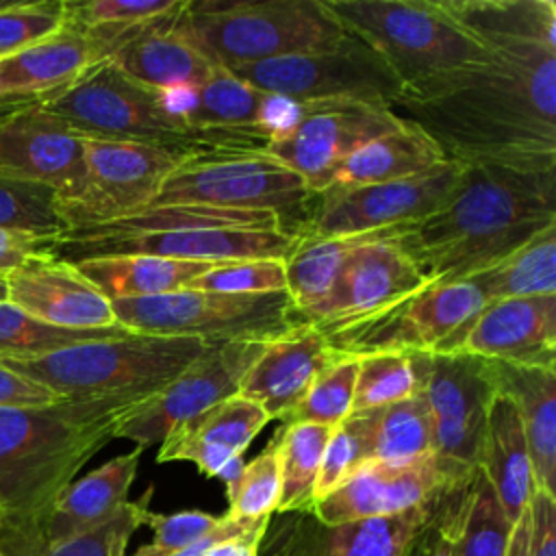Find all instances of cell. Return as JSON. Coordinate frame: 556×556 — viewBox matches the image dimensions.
I'll list each match as a JSON object with an SVG mask.
<instances>
[{
	"label": "cell",
	"mask_w": 556,
	"mask_h": 556,
	"mask_svg": "<svg viewBox=\"0 0 556 556\" xmlns=\"http://www.w3.org/2000/svg\"><path fill=\"white\" fill-rule=\"evenodd\" d=\"M506 556H530V510L528 508L513 523Z\"/></svg>",
	"instance_id": "54"
},
{
	"label": "cell",
	"mask_w": 556,
	"mask_h": 556,
	"mask_svg": "<svg viewBox=\"0 0 556 556\" xmlns=\"http://www.w3.org/2000/svg\"><path fill=\"white\" fill-rule=\"evenodd\" d=\"M130 330L122 324L109 328H61L46 324L11 302H0V361H26L67 350L78 343L124 337Z\"/></svg>",
	"instance_id": "40"
},
{
	"label": "cell",
	"mask_w": 556,
	"mask_h": 556,
	"mask_svg": "<svg viewBox=\"0 0 556 556\" xmlns=\"http://www.w3.org/2000/svg\"><path fill=\"white\" fill-rule=\"evenodd\" d=\"M9 2H11V0H0V9H2V7H7Z\"/></svg>",
	"instance_id": "58"
},
{
	"label": "cell",
	"mask_w": 556,
	"mask_h": 556,
	"mask_svg": "<svg viewBox=\"0 0 556 556\" xmlns=\"http://www.w3.org/2000/svg\"><path fill=\"white\" fill-rule=\"evenodd\" d=\"M176 22L178 20L146 30L119 48L109 61L137 83L156 91H191L204 83L217 65L176 33Z\"/></svg>",
	"instance_id": "29"
},
{
	"label": "cell",
	"mask_w": 556,
	"mask_h": 556,
	"mask_svg": "<svg viewBox=\"0 0 556 556\" xmlns=\"http://www.w3.org/2000/svg\"><path fill=\"white\" fill-rule=\"evenodd\" d=\"M415 393L432 421V454L456 473L480 469L484 426L497 393L493 361L469 354H408Z\"/></svg>",
	"instance_id": "11"
},
{
	"label": "cell",
	"mask_w": 556,
	"mask_h": 556,
	"mask_svg": "<svg viewBox=\"0 0 556 556\" xmlns=\"http://www.w3.org/2000/svg\"><path fill=\"white\" fill-rule=\"evenodd\" d=\"M556 224V172L469 163L450 198L397 245L428 282L467 280Z\"/></svg>",
	"instance_id": "2"
},
{
	"label": "cell",
	"mask_w": 556,
	"mask_h": 556,
	"mask_svg": "<svg viewBox=\"0 0 556 556\" xmlns=\"http://www.w3.org/2000/svg\"><path fill=\"white\" fill-rule=\"evenodd\" d=\"M115 321L132 332L215 341H271L304 326L287 291L230 295L180 289L156 298L113 300Z\"/></svg>",
	"instance_id": "10"
},
{
	"label": "cell",
	"mask_w": 556,
	"mask_h": 556,
	"mask_svg": "<svg viewBox=\"0 0 556 556\" xmlns=\"http://www.w3.org/2000/svg\"><path fill=\"white\" fill-rule=\"evenodd\" d=\"M489 50V63L406 91L391 111L450 161L556 172V48Z\"/></svg>",
	"instance_id": "1"
},
{
	"label": "cell",
	"mask_w": 556,
	"mask_h": 556,
	"mask_svg": "<svg viewBox=\"0 0 556 556\" xmlns=\"http://www.w3.org/2000/svg\"><path fill=\"white\" fill-rule=\"evenodd\" d=\"M280 458L276 437L267 447L243 465L239 482L226 495L228 497V517L241 521L271 519L280 504Z\"/></svg>",
	"instance_id": "45"
},
{
	"label": "cell",
	"mask_w": 556,
	"mask_h": 556,
	"mask_svg": "<svg viewBox=\"0 0 556 556\" xmlns=\"http://www.w3.org/2000/svg\"><path fill=\"white\" fill-rule=\"evenodd\" d=\"M486 48L497 43H541L556 48V4L552 0H441Z\"/></svg>",
	"instance_id": "34"
},
{
	"label": "cell",
	"mask_w": 556,
	"mask_h": 556,
	"mask_svg": "<svg viewBox=\"0 0 556 556\" xmlns=\"http://www.w3.org/2000/svg\"><path fill=\"white\" fill-rule=\"evenodd\" d=\"M369 463L404 465L432 454V421L421 395L363 410Z\"/></svg>",
	"instance_id": "37"
},
{
	"label": "cell",
	"mask_w": 556,
	"mask_h": 556,
	"mask_svg": "<svg viewBox=\"0 0 556 556\" xmlns=\"http://www.w3.org/2000/svg\"><path fill=\"white\" fill-rule=\"evenodd\" d=\"M473 473H456L441 465L434 454L404 465L374 460L361 465L334 491L317 500L311 513L321 523L400 515L441 500L469 482Z\"/></svg>",
	"instance_id": "19"
},
{
	"label": "cell",
	"mask_w": 556,
	"mask_h": 556,
	"mask_svg": "<svg viewBox=\"0 0 556 556\" xmlns=\"http://www.w3.org/2000/svg\"><path fill=\"white\" fill-rule=\"evenodd\" d=\"M224 70L263 93L295 104L363 100L391 106L402 96V83L389 65L352 35L326 50Z\"/></svg>",
	"instance_id": "12"
},
{
	"label": "cell",
	"mask_w": 556,
	"mask_h": 556,
	"mask_svg": "<svg viewBox=\"0 0 556 556\" xmlns=\"http://www.w3.org/2000/svg\"><path fill=\"white\" fill-rule=\"evenodd\" d=\"M467 282L478 289L484 304L510 298L556 295V224L467 278Z\"/></svg>",
	"instance_id": "36"
},
{
	"label": "cell",
	"mask_w": 556,
	"mask_h": 556,
	"mask_svg": "<svg viewBox=\"0 0 556 556\" xmlns=\"http://www.w3.org/2000/svg\"><path fill=\"white\" fill-rule=\"evenodd\" d=\"M460 352L510 365L556 367V295L484 304Z\"/></svg>",
	"instance_id": "23"
},
{
	"label": "cell",
	"mask_w": 556,
	"mask_h": 556,
	"mask_svg": "<svg viewBox=\"0 0 556 556\" xmlns=\"http://www.w3.org/2000/svg\"><path fill=\"white\" fill-rule=\"evenodd\" d=\"M341 28L367 43L402 93L484 65L493 52L441 0H324Z\"/></svg>",
	"instance_id": "5"
},
{
	"label": "cell",
	"mask_w": 556,
	"mask_h": 556,
	"mask_svg": "<svg viewBox=\"0 0 556 556\" xmlns=\"http://www.w3.org/2000/svg\"><path fill=\"white\" fill-rule=\"evenodd\" d=\"M174 28L217 67L326 50L348 37L324 0H187Z\"/></svg>",
	"instance_id": "6"
},
{
	"label": "cell",
	"mask_w": 556,
	"mask_h": 556,
	"mask_svg": "<svg viewBox=\"0 0 556 556\" xmlns=\"http://www.w3.org/2000/svg\"><path fill=\"white\" fill-rule=\"evenodd\" d=\"M311 195L302 176L263 148H195L187 150L150 206L265 211L289 222L306 217Z\"/></svg>",
	"instance_id": "7"
},
{
	"label": "cell",
	"mask_w": 556,
	"mask_h": 556,
	"mask_svg": "<svg viewBox=\"0 0 556 556\" xmlns=\"http://www.w3.org/2000/svg\"><path fill=\"white\" fill-rule=\"evenodd\" d=\"M265 343L267 341L206 343L202 354L182 374L130 413L117 439H128L135 447L146 450L161 443L174 426L239 395V384Z\"/></svg>",
	"instance_id": "18"
},
{
	"label": "cell",
	"mask_w": 556,
	"mask_h": 556,
	"mask_svg": "<svg viewBox=\"0 0 556 556\" xmlns=\"http://www.w3.org/2000/svg\"><path fill=\"white\" fill-rule=\"evenodd\" d=\"M267 523L269 521H263L243 534L226 539L200 556H258V547H261L263 534L267 530Z\"/></svg>",
	"instance_id": "53"
},
{
	"label": "cell",
	"mask_w": 556,
	"mask_h": 556,
	"mask_svg": "<svg viewBox=\"0 0 556 556\" xmlns=\"http://www.w3.org/2000/svg\"><path fill=\"white\" fill-rule=\"evenodd\" d=\"M93 63L87 37L63 26L39 43L0 56V96L48 100Z\"/></svg>",
	"instance_id": "28"
},
{
	"label": "cell",
	"mask_w": 556,
	"mask_h": 556,
	"mask_svg": "<svg viewBox=\"0 0 556 556\" xmlns=\"http://www.w3.org/2000/svg\"><path fill=\"white\" fill-rule=\"evenodd\" d=\"M337 358L315 326H298L263 345L239 384V395L258 404L269 419L282 421Z\"/></svg>",
	"instance_id": "24"
},
{
	"label": "cell",
	"mask_w": 556,
	"mask_h": 556,
	"mask_svg": "<svg viewBox=\"0 0 556 556\" xmlns=\"http://www.w3.org/2000/svg\"><path fill=\"white\" fill-rule=\"evenodd\" d=\"M400 124L391 106L380 102H302L295 104L289 126L269 139L265 152L300 174L311 193H319L352 152Z\"/></svg>",
	"instance_id": "14"
},
{
	"label": "cell",
	"mask_w": 556,
	"mask_h": 556,
	"mask_svg": "<svg viewBox=\"0 0 556 556\" xmlns=\"http://www.w3.org/2000/svg\"><path fill=\"white\" fill-rule=\"evenodd\" d=\"M217 263L176 261L146 254L104 256L74 263L76 271L91 282L109 302L156 298L187 289L198 276Z\"/></svg>",
	"instance_id": "33"
},
{
	"label": "cell",
	"mask_w": 556,
	"mask_h": 556,
	"mask_svg": "<svg viewBox=\"0 0 556 556\" xmlns=\"http://www.w3.org/2000/svg\"><path fill=\"white\" fill-rule=\"evenodd\" d=\"M224 515H211L204 510H180V513H148L146 526L152 530V541L148 543L154 554H169L182 549L204 536H208Z\"/></svg>",
	"instance_id": "49"
},
{
	"label": "cell",
	"mask_w": 556,
	"mask_h": 556,
	"mask_svg": "<svg viewBox=\"0 0 556 556\" xmlns=\"http://www.w3.org/2000/svg\"><path fill=\"white\" fill-rule=\"evenodd\" d=\"M424 285L428 280L397 245V239L369 241L350 252L324 302L300 319L317 330H328L374 315Z\"/></svg>",
	"instance_id": "21"
},
{
	"label": "cell",
	"mask_w": 556,
	"mask_h": 556,
	"mask_svg": "<svg viewBox=\"0 0 556 556\" xmlns=\"http://www.w3.org/2000/svg\"><path fill=\"white\" fill-rule=\"evenodd\" d=\"M187 0H83L65 2V24L83 33L96 63L109 61L119 48L146 30L174 22Z\"/></svg>",
	"instance_id": "31"
},
{
	"label": "cell",
	"mask_w": 556,
	"mask_h": 556,
	"mask_svg": "<svg viewBox=\"0 0 556 556\" xmlns=\"http://www.w3.org/2000/svg\"><path fill=\"white\" fill-rule=\"evenodd\" d=\"M187 289L230 295H263L287 291L285 258H248L217 263Z\"/></svg>",
	"instance_id": "46"
},
{
	"label": "cell",
	"mask_w": 556,
	"mask_h": 556,
	"mask_svg": "<svg viewBox=\"0 0 556 556\" xmlns=\"http://www.w3.org/2000/svg\"><path fill=\"white\" fill-rule=\"evenodd\" d=\"M56 397L48 387L11 371L0 363V406H46Z\"/></svg>",
	"instance_id": "51"
},
{
	"label": "cell",
	"mask_w": 556,
	"mask_h": 556,
	"mask_svg": "<svg viewBox=\"0 0 556 556\" xmlns=\"http://www.w3.org/2000/svg\"><path fill=\"white\" fill-rule=\"evenodd\" d=\"M152 489L139 500H128L106 523L59 543L39 539L0 541V556H126L130 536L146 526Z\"/></svg>",
	"instance_id": "39"
},
{
	"label": "cell",
	"mask_w": 556,
	"mask_h": 556,
	"mask_svg": "<svg viewBox=\"0 0 556 556\" xmlns=\"http://www.w3.org/2000/svg\"><path fill=\"white\" fill-rule=\"evenodd\" d=\"M356 369L358 358L339 356L315 378L302 402L282 419V424H317L337 428L352 413Z\"/></svg>",
	"instance_id": "43"
},
{
	"label": "cell",
	"mask_w": 556,
	"mask_h": 556,
	"mask_svg": "<svg viewBox=\"0 0 556 556\" xmlns=\"http://www.w3.org/2000/svg\"><path fill=\"white\" fill-rule=\"evenodd\" d=\"M445 495L400 515L343 523H321L313 513H282L269 519L258 556H413Z\"/></svg>",
	"instance_id": "17"
},
{
	"label": "cell",
	"mask_w": 556,
	"mask_h": 556,
	"mask_svg": "<svg viewBox=\"0 0 556 556\" xmlns=\"http://www.w3.org/2000/svg\"><path fill=\"white\" fill-rule=\"evenodd\" d=\"M330 432L332 428L317 424H282L276 432L282 480L276 515L313 510L315 484Z\"/></svg>",
	"instance_id": "38"
},
{
	"label": "cell",
	"mask_w": 556,
	"mask_h": 556,
	"mask_svg": "<svg viewBox=\"0 0 556 556\" xmlns=\"http://www.w3.org/2000/svg\"><path fill=\"white\" fill-rule=\"evenodd\" d=\"M493 374L519 413L534 489L556 497V367L493 361Z\"/></svg>",
	"instance_id": "26"
},
{
	"label": "cell",
	"mask_w": 556,
	"mask_h": 556,
	"mask_svg": "<svg viewBox=\"0 0 556 556\" xmlns=\"http://www.w3.org/2000/svg\"><path fill=\"white\" fill-rule=\"evenodd\" d=\"M185 154L152 143L85 139V187L76 200L59 204L65 230L148 208Z\"/></svg>",
	"instance_id": "15"
},
{
	"label": "cell",
	"mask_w": 556,
	"mask_h": 556,
	"mask_svg": "<svg viewBox=\"0 0 556 556\" xmlns=\"http://www.w3.org/2000/svg\"><path fill=\"white\" fill-rule=\"evenodd\" d=\"M4 280L7 302L46 324L76 330L117 324L111 302L70 263L35 254Z\"/></svg>",
	"instance_id": "22"
},
{
	"label": "cell",
	"mask_w": 556,
	"mask_h": 556,
	"mask_svg": "<svg viewBox=\"0 0 556 556\" xmlns=\"http://www.w3.org/2000/svg\"><path fill=\"white\" fill-rule=\"evenodd\" d=\"M141 454L143 450L135 447L74 480L50 508L41 539L59 543L106 523L128 502Z\"/></svg>",
	"instance_id": "27"
},
{
	"label": "cell",
	"mask_w": 556,
	"mask_h": 556,
	"mask_svg": "<svg viewBox=\"0 0 556 556\" xmlns=\"http://www.w3.org/2000/svg\"><path fill=\"white\" fill-rule=\"evenodd\" d=\"M65 24L63 0L9 2L0 9V56L39 43Z\"/></svg>",
	"instance_id": "47"
},
{
	"label": "cell",
	"mask_w": 556,
	"mask_h": 556,
	"mask_svg": "<svg viewBox=\"0 0 556 556\" xmlns=\"http://www.w3.org/2000/svg\"><path fill=\"white\" fill-rule=\"evenodd\" d=\"M267 421L269 417L258 404L232 395L174 426L159 443L156 463L189 460L200 473L215 478L228 460L243 456Z\"/></svg>",
	"instance_id": "25"
},
{
	"label": "cell",
	"mask_w": 556,
	"mask_h": 556,
	"mask_svg": "<svg viewBox=\"0 0 556 556\" xmlns=\"http://www.w3.org/2000/svg\"><path fill=\"white\" fill-rule=\"evenodd\" d=\"M0 228L52 239L65 230L56 193L0 172Z\"/></svg>",
	"instance_id": "42"
},
{
	"label": "cell",
	"mask_w": 556,
	"mask_h": 556,
	"mask_svg": "<svg viewBox=\"0 0 556 556\" xmlns=\"http://www.w3.org/2000/svg\"><path fill=\"white\" fill-rule=\"evenodd\" d=\"M415 395V376L408 354L376 352L358 356L352 413L374 410Z\"/></svg>",
	"instance_id": "44"
},
{
	"label": "cell",
	"mask_w": 556,
	"mask_h": 556,
	"mask_svg": "<svg viewBox=\"0 0 556 556\" xmlns=\"http://www.w3.org/2000/svg\"><path fill=\"white\" fill-rule=\"evenodd\" d=\"M445 161L450 159L443 156L441 148L421 128L402 122L397 128L367 141L356 152H352L332 174L326 189L410 178Z\"/></svg>",
	"instance_id": "32"
},
{
	"label": "cell",
	"mask_w": 556,
	"mask_h": 556,
	"mask_svg": "<svg viewBox=\"0 0 556 556\" xmlns=\"http://www.w3.org/2000/svg\"><path fill=\"white\" fill-rule=\"evenodd\" d=\"M83 139L132 141L189 150L191 135L167 96L124 74L115 63L87 67L72 85L41 102Z\"/></svg>",
	"instance_id": "9"
},
{
	"label": "cell",
	"mask_w": 556,
	"mask_h": 556,
	"mask_svg": "<svg viewBox=\"0 0 556 556\" xmlns=\"http://www.w3.org/2000/svg\"><path fill=\"white\" fill-rule=\"evenodd\" d=\"M365 463H369V458L363 417L361 413H350L337 428H332L326 443L315 484V502L334 491L352 471Z\"/></svg>",
	"instance_id": "48"
},
{
	"label": "cell",
	"mask_w": 556,
	"mask_h": 556,
	"mask_svg": "<svg viewBox=\"0 0 556 556\" xmlns=\"http://www.w3.org/2000/svg\"><path fill=\"white\" fill-rule=\"evenodd\" d=\"M141 404L0 406V541L39 539L56 497Z\"/></svg>",
	"instance_id": "3"
},
{
	"label": "cell",
	"mask_w": 556,
	"mask_h": 556,
	"mask_svg": "<svg viewBox=\"0 0 556 556\" xmlns=\"http://www.w3.org/2000/svg\"><path fill=\"white\" fill-rule=\"evenodd\" d=\"M482 308V295L467 280L428 282L374 315L319 332L337 356L452 354Z\"/></svg>",
	"instance_id": "8"
},
{
	"label": "cell",
	"mask_w": 556,
	"mask_h": 556,
	"mask_svg": "<svg viewBox=\"0 0 556 556\" xmlns=\"http://www.w3.org/2000/svg\"><path fill=\"white\" fill-rule=\"evenodd\" d=\"M41 102H30L0 122V172L43 185L65 204L85 187V139Z\"/></svg>",
	"instance_id": "20"
},
{
	"label": "cell",
	"mask_w": 556,
	"mask_h": 556,
	"mask_svg": "<svg viewBox=\"0 0 556 556\" xmlns=\"http://www.w3.org/2000/svg\"><path fill=\"white\" fill-rule=\"evenodd\" d=\"M513 521L497 502L486 476L478 469L471 478L458 536L456 556H506Z\"/></svg>",
	"instance_id": "41"
},
{
	"label": "cell",
	"mask_w": 556,
	"mask_h": 556,
	"mask_svg": "<svg viewBox=\"0 0 556 556\" xmlns=\"http://www.w3.org/2000/svg\"><path fill=\"white\" fill-rule=\"evenodd\" d=\"M0 302H7V280L0 276Z\"/></svg>",
	"instance_id": "57"
},
{
	"label": "cell",
	"mask_w": 556,
	"mask_h": 556,
	"mask_svg": "<svg viewBox=\"0 0 556 556\" xmlns=\"http://www.w3.org/2000/svg\"><path fill=\"white\" fill-rule=\"evenodd\" d=\"M206 348L195 337L128 332L26 361H0L11 371L48 387L61 400L148 402Z\"/></svg>",
	"instance_id": "4"
},
{
	"label": "cell",
	"mask_w": 556,
	"mask_h": 556,
	"mask_svg": "<svg viewBox=\"0 0 556 556\" xmlns=\"http://www.w3.org/2000/svg\"><path fill=\"white\" fill-rule=\"evenodd\" d=\"M43 241L46 239L26 232L0 228V276H7L9 271L26 263L30 256L41 254Z\"/></svg>",
	"instance_id": "52"
},
{
	"label": "cell",
	"mask_w": 556,
	"mask_h": 556,
	"mask_svg": "<svg viewBox=\"0 0 556 556\" xmlns=\"http://www.w3.org/2000/svg\"><path fill=\"white\" fill-rule=\"evenodd\" d=\"M408 228L376 230L352 237H306L298 235L291 252L285 258L287 293L298 311V317L324 302L332 289L350 252L369 241L400 239ZM302 321V319H300Z\"/></svg>",
	"instance_id": "35"
},
{
	"label": "cell",
	"mask_w": 556,
	"mask_h": 556,
	"mask_svg": "<svg viewBox=\"0 0 556 556\" xmlns=\"http://www.w3.org/2000/svg\"><path fill=\"white\" fill-rule=\"evenodd\" d=\"M463 169L465 163L445 161L410 178L313 193L300 235L326 239L408 228L450 198Z\"/></svg>",
	"instance_id": "13"
},
{
	"label": "cell",
	"mask_w": 556,
	"mask_h": 556,
	"mask_svg": "<svg viewBox=\"0 0 556 556\" xmlns=\"http://www.w3.org/2000/svg\"><path fill=\"white\" fill-rule=\"evenodd\" d=\"M480 469L504 513L515 523L530 504L534 482L519 413L513 400L500 391L486 413Z\"/></svg>",
	"instance_id": "30"
},
{
	"label": "cell",
	"mask_w": 556,
	"mask_h": 556,
	"mask_svg": "<svg viewBox=\"0 0 556 556\" xmlns=\"http://www.w3.org/2000/svg\"><path fill=\"white\" fill-rule=\"evenodd\" d=\"M243 456H237V458H232V460H228L219 471H217V476L215 478H219L222 482H224V486H226V495L235 489V484L239 482V476H241V471H243Z\"/></svg>",
	"instance_id": "55"
},
{
	"label": "cell",
	"mask_w": 556,
	"mask_h": 556,
	"mask_svg": "<svg viewBox=\"0 0 556 556\" xmlns=\"http://www.w3.org/2000/svg\"><path fill=\"white\" fill-rule=\"evenodd\" d=\"M39 98H13V96H0V122H4L9 115L20 111L22 106L37 102Z\"/></svg>",
	"instance_id": "56"
},
{
	"label": "cell",
	"mask_w": 556,
	"mask_h": 556,
	"mask_svg": "<svg viewBox=\"0 0 556 556\" xmlns=\"http://www.w3.org/2000/svg\"><path fill=\"white\" fill-rule=\"evenodd\" d=\"M298 232L291 230H163L143 235L93 237L63 230L43 241V252L63 263H80L104 256L146 254L176 261L228 263L248 258H287Z\"/></svg>",
	"instance_id": "16"
},
{
	"label": "cell",
	"mask_w": 556,
	"mask_h": 556,
	"mask_svg": "<svg viewBox=\"0 0 556 556\" xmlns=\"http://www.w3.org/2000/svg\"><path fill=\"white\" fill-rule=\"evenodd\" d=\"M528 510L530 556H556V497L534 489Z\"/></svg>",
	"instance_id": "50"
}]
</instances>
